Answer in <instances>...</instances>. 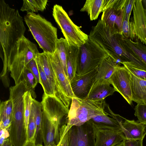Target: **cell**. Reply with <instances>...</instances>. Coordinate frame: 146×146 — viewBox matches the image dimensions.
Segmentation results:
<instances>
[{"instance_id":"1","label":"cell","mask_w":146,"mask_h":146,"mask_svg":"<svg viewBox=\"0 0 146 146\" xmlns=\"http://www.w3.org/2000/svg\"><path fill=\"white\" fill-rule=\"evenodd\" d=\"M22 17L17 10L0 0V44L3 56V70H7V59L17 42L24 36L26 30Z\"/></svg>"},{"instance_id":"2","label":"cell","mask_w":146,"mask_h":146,"mask_svg":"<svg viewBox=\"0 0 146 146\" xmlns=\"http://www.w3.org/2000/svg\"><path fill=\"white\" fill-rule=\"evenodd\" d=\"M24 19L34 38L43 52L54 54L58 39L57 28L40 15L33 12H28Z\"/></svg>"},{"instance_id":"3","label":"cell","mask_w":146,"mask_h":146,"mask_svg":"<svg viewBox=\"0 0 146 146\" xmlns=\"http://www.w3.org/2000/svg\"><path fill=\"white\" fill-rule=\"evenodd\" d=\"M39 53L36 44L24 36L17 42L8 57L7 67L15 85L21 81L23 74L28 63Z\"/></svg>"},{"instance_id":"4","label":"cell","mask_w":146,"mask_h":146,"mask_svg":"<svg viewBox=\"0 0 146 146\" xmlns=\"http://www.w3.org/2000/svg\"><path fill=\"white\" fill-rule=\"evenodd\" d=\"M105 100L94 101L76 98L72 99L66 123L71 127L80 126L97 116L108 115L105 111Z\"/></svg>"},{"instance_id":"5","label":"cell","mask_w":146,"mask_h":146,"mask_svg":"<svg viewBox=\"0 0 146 146\" xmlns=\"http://www.w3.org/2000/svg\"><path fill=\"white\" fill-rule=\"evenodd\" d=\"M52 15L69 46L79 48L89 39L88 35L72 22L62 6H54Z\"/></svg>"},{"instance_id":"6","label":"cell","mask_w":146,"mask_h":146,"mask_svg":"<svg viewBox=\"0 0 146 146\" xmlns=\"http://www.w3.org/2000/svg\"><path fill=\"white\" fill-rule=\"evenodd\" d=\"M108 56L99 45L89 38L78 48L76 74L81 75L90 72Z\"/></svg>"},{"instance_id":"7","label":"cell","mask_w":146,"mask_h":146,"mask_svg":"<svg viewBox=\"0 0 146 146\" xmlns=\"http://www.w3.org/2000/svg\"><path fill=\"white\" fill-rule=\"evenodd\" d=\"M126 0H104L101 19L112 31L122 34L123 9Z\"/></svg>"},{"instance_id":"8","label":"cell","mask_w":146,"mask_h":146,"mask_svg":"<svg viewBox=\"0 0 146 146\" xmlns=\"http://www.w3.org/2000/svg\"><path fill=\"white\" fill-rule=\"evenodd\" d=\"M68 146H96L93 125L88 121L80 126H73L70 129Z\"/></svg>"},{"instance_id":"9","label":"cell","mask_w":146,"mask_h":146,"mask_svg":"<svg viewBox=\"0 0 146 146\" xmlns=\"http://www.w3.org/2000/svg\"><path fill=\"white\" fill-rule=\"evenodd\" d=\"M130 72L123 66L118 65L110 80V83L119 93L129 104H132V95L130 85Z\"/></svg>"},{"instance_id":"10","label":"cell","mask_w":146,"mask_h":146,"mask_svg":"<svg viewBox=\"0 0 146 146\" xmlns=\"http://www.w3.org/2000/svg\"><path fill=\"white\" fill-rule=\"evenodd\" d=\"M98 66L85 74H76L70 81L72 91L76 98L86 99L95 83Z\"/></svg>"},{"instance_id":"11","label":"cell","mask_w":146,"mask_h":146,"mask_svg":"<svg viewBox=\"0 0 146 146\" xmlns=\"http://www.w3.org/2000/svg\"><path fill=\"white\" fill-rule=\"evenodd\" d=\"M39 62L44 72L47 79L54 92L56 97L69 109L71 102L64 95L57 81L55 74L46 53H38L35 58Z\"/></svg>"},{"instance_id":"12","label":"cell","mask_w":146,"mask_h":146,"mask_svg":"<svg viewBox=\"0 0 146 146\" xmlns=\"http://www.w3.org/2000/svg\"><path fill=\"white\" fill-rule=\"evenodd\" d=\"M46 54L62 92L71 102L72 98L76 97L72 91L70 82L65 74L57 52L55 51L53 54Z\"/></svg>"},{"instance_id":"13","label":"cell","mask_w":146,"mask_h":146,"mask_svg":"<svg viewBox=\"0 0 146 146\" xmlns=\"http://www.w3.org/2000/svg\"><path fill=\"white\" fill-rule=\"evenodd\" d=\"M62 125L54 122L42 111L41 131L44 146L58 145L60 140V130Z\"/></svg>"},{"instance_id":"14","label":"cell","mask_w":146,"mask_h":146,"mask_svg":"<svg viewBox=\"0 0 146 146\" xmlns=\"http://www.w3.org/2000/svg\"><path fill=\"white\" fill-rule=\"evenodd\" d=\"M94 127L96 146H115L126 140L121 130Z\"/></svg>"},{"instance_id":"15","label":"cell","mask_w":146,"mask_h":146,"mask_svg":"<svg viewBox=\"0 0 146 146\" xmlns=\"http://www.w3.org/2000/svg\"><path fill=\"white\" fill-rule=\"evenodd\" d=\"M132 17L137 37L146 45V11L142 0H135L133 9Z\"/></svg>"},{"instance_id":"16","label":"cell","mask_w":146,"mask_h":146,"mask_svg":"<svg viewBox=\"0 0 146 146\" xmlns=\"http://www.w3.org/2000/svg\"><path fill=\"white\" fill-rule=\"evenodd\" d=\"M126 140H143L146 134V125L139 121L129 120L120 116L118 119Z\"/></svg>"},{"instance_id":"17","label":"cell","mask_w":146,"mask_h":146,"mask_svg":"<svg viewBox=\"0 0 146 146\" xmlns=\"http://www.w3.org/2000/svg\"><path fill=\"white\" fill-rule=\"evenodd\" d=\"M119 65L110 56L106 57L98 66L95 83L110 84L111 77Z\"/></svg>"},{"instance_id":"18","label":"cell","mask_w":146,"mask_h":146,"mask_svg":"<svg viewBox=\"0 0 146 146\" xmlns=\"http://www.w3.org/2000/svg\"><path fill=\"white\" fill-rule=\"evenodd\" d=\"M130 73L132 101L137 104H146V80Z\"/></svg>"},{"instance_id":"19","label":"cell","mask_w":146,"mask_h":146,"mask_svg":"<svg viewBox=\"0 0 146 146\" xmlns=\"http://www.w3.org/2000/svg\"><path fill=\"white\" fill-rule=\"evenodd\" d=\"M116 92L109 84L94 83L86 99L94 101L104 100Z\"/></svg>"},{"instance_id":"20","label":"cell","mask_w":146,"mask_h":146,"mask_svg":"<svg viewBox=\"0 0 146 146\" xmlns=\"http://www.w3.org/2000/svg\"><path fill=\"white\" fill-rule=\"evenodd\" d=\"M31 107L33 110L36 125V132L35 136L36 145H42L43 139L41 131L42 116V104L41 102L33 98Z\"/></svg>"},{"instance_id":"21","label":"cell","mask_w":146,"mask_h":146,"mask_svg":"<svg viewBox=\"0 0 146 146\" xmlns=\"http://www.w3.org/2000/svg\"><path fill=\"white\" fill-rule=\"evenodd\" d=\"M88 121L96 127L108 128L121 131L119 122L117 119L112 117H110L107 115L97 116Z\"/></svg>"},{"instance_id":"22","label":"cell","mask_w":146,"mask_h":146,"mask_svg":"<svg viewBox=\"0 0 146 146\" xmlns=\"http://www.w3.org/2000/svg\"><path fill=\"white\" fill-rule=\"evenodd\" d=\"M104 1V0H87L80 11L87 12L91 21L95 20L103 11Z\"/></svg>"},{"instance_id":"23","label":"cell","mask_w":146,"mask_h":146,"mask_svg":"<svg viewBox=\"0 0 146 146\" xmlns=\"http://www.w3.org/2000/svg\"><path fill=\"white\" fill-rule=\"evenodd\" d=\"M78 48L69 46L67 57V68L68 77L70 81L76 74Z\"/></svg>"},{"instance_id":"24","label":"cell","mask_w":146,"mask_h":146,"mask_svg":"<svg viewBox=\"0 0 146 146\" xmlns=\"http://www.w3.org/2000/svg\"><path fill=\"white\" fill-rule=\"evenodd\" d=\"M69 47L68 43L65 38H61L58 39L56 45V51L58 54L65 74L68 77L66 61Z\"/></svg>"},{"instance_id":"25","label":"cell","mask_w":146,"mask_h":146,"mask_svg":"<svg viewBox=\"0 0 146 146\" xmlns=\"http://www.w3.org/2000/svg\"><path fill=\"white\" fill-rule=\"evenodd\" d=\"M23 1L20 10L34 13L44 11L46 8L48 1L46 0H23Z\"/></svg>"},{"instance_id":"26","label":"cell","mask_w":146,"mask_h":146,"mask_svg":"<svg viewBox=\"0 0 146 146\" xmlns=\"http://www.w3.org/2000/svg\"><path fill=\"white\" fill-rule=\"evenodd\" d=\"M125 40L132 51L146 65V45L140 41H134L125 37Z\"/></svg>"},{"instance_id":"27","label":"cell","mask_w":146,"mask_h":146,"mask_svg":"<svg viewBox=\"0 0 146 146\" xmlns=\"http://www.w3.org/2000/svg\"><path fill=\"white\" fill-rule=\"evenodd\" d=\"M21 80L23 81L28 91L30 92L32 98L35 99L36 96L35 89L38 82L32 72L25 68L22 76Z\"/></svg>"},{"instance_id":"28","label":"cell","mask_w":146,"mask_h":146,"mask_svg":"<svg viewBox=\"0 0 146 146\" xmlns=\"http://www.w3.org/2000/svg\"><path fill=\"white\" fill-rule=\"evenodd\" d=\"M122 34L126 38H129L133 41H139L137 38L135 32L132 18L129 20L123 18L122 25Z\"/></svg>"},{"instance_id":"29","label":"cell","mask_w":146,"mask_h":146,"mask_svg":"<svg viewBox=\"0 0 146 146\" xmlns=\"http://www.w3.org/2000/svg\"><path fill=\"white\" fill-rule=\"evenodd\" d=\"M24 117L26 127L27 129L29 116L30 114L33 98L30 92H26L24 95Z\"/></svg>"},{"instance_id":"30","label":"cell","mask_w":146,"mask_h":146,"mask_svg":"<svg viewBox=\"0 0 146 146\" xmlns=\"http://www.w3.org/2000/svg\"><path fill=\"white\" fill-rule=\"evenodd\" d=\"M122 64L134 76L140 79L146 80V71L138 68L132 62H124Z\"/></svg>"},{"instance_id":"31","label":"cell","mask_w":146,"mask_h":146,"mask_svg":"<svg viewBox=\"0 0 146 146\" xmlns=\"http://www.w3.org/2000/svg\"><path fill=\"white\" fill-rule=\"evenodd\" d=\"M13 104L12 100L9 98L7 100L1 102L0 118L12 117Z\"/></svg>"},{"instance_id":"32","label":"cell","mask_w":146,"mask_h":146,"mask_svg":"<svg viewBox=\"0 0 146 146\" xmlns=\"http://www.w3.org/2000/svg\"><path fill=\"white\" fill-rule=\"evenodd\" d=\"M70 127L66 123L62 126L60 130V140L56 146H68L70 137Z\"/></svg>"},{"instance_id":"33","label":"cell","mask_w":146,"mask_h":146,"mask_svg":"<svg viewBox=\"0 0 146 146\" xmlns=\"http://www.w3.org/2000/svg\"><path fill=\"white\" fill-rule=\"evenodd\" d=\"M27 131L28 141L35 139L36 132V125L33 111L31 106Z\"/></svg>"},{"instance_id":"34","label":"cell","mask_w":146,"mask_h":146,"mask_svg":"<svg viewBox=\"0 0 146 146\" xmlns=\"http://www.w3.org/2000/svg\"><path fill=\"white\" fill-rule=\"evenodd\" d=\"M134 115L140 123L146 125V104H137L134 108Z\"/></svg>"},{"instance_id":"35","label":"cell","mask_w":146,"mask_h":146,"mask_svg":"<svg viewBox=\"0 0 146 146\" xmlns=\"http://www.w3.org/2000/svg\"><path fill=\"white\" fill-rule=\"evenodd\" d=\"M135 0H126L123 9V19H130L131 12Z\"/></svg>"},{"instance_id":"36","label":"cell","mask_w":146,"mask_h":146,"mask_svg":"<svg viewBox=\"0 0 146 146\" xmlns=\"http://www.w3.org/2000/svg\"><path fill=\"white\" fill-rule=\"evenodd\" d=\"M26 68L32 72L35 77L38 83H40L39 72L35 58L32 59L28 63Z\"/></svg>"},{"instance_id":"37","label":"cell","mask_w":146,"mask_h":146,"mask_svg":"<svg viewBox=\"0 0 146 146\" xmlns=\"http://www.w3.org/2000/svg\"><path fill=\"white\" fill-rule=\"evenodd\" d=\"M0 120V128L7 129L9 131L12 121V117H1Z\"/></svg>"},{"instance_id":"38","label":"cell","mask_w":146,"mask_h":146,"mask_svg":"<svg viewBox=\"0 0 146 146\" xmlns=\"http://www.w3.org/2000/svg\"><path fill=\"white\" fill-rule=\"evenodd\" d=\"M143 140H126L125 141V146H143Z\"/></svg>"},{"instance_id":"39","label":"cell","mask_w":146,"mask_h":146,"mask_svg":"<svg viewBox=\"0 0 146 146\" xmlns=\"http://www.w3.org/2000/svg\"><path fill=\"white\" fill-rule=\"evenodd\" d=\"M0 137L4 136L7 139L9 137L10 135L9 131L8 130L0 128Z\"/></svg>"},{"instance_id":"40","label":"cell","mask_w":146,"mask_h":146,"mask_svg":"<svg viewBox=\"0 0 146 146\" xmlns=\"http://www.w3.org/2000/svg\"><path fill=\"white\" fill-rule=\"evenodd\" d=\"M35 139L28 141L24 146H36Z\"/></svg>"},{"instance_id":"41","label":"cell","mask_w":146,"mask_h":146,"mask_svg":"<svg viewBox=\"0 0 146 146\" xmlns=\"http://www.w3.org/2000/svg\"><path fill=\"white\" fill-rule=\"evenodd\" d=\"M1 146H13V145L9 138L5 141Z\"/></svg>"},{"instance_id":"42","label":"cell","mask_w":146,"mask_h":146,"mask_svg":"<svg viewBox=\"0 0 146 146\" xmlns=\"http://www.w3.org/2000/svg\"><path fill=\"white\" fill-rule=\"evenodd\" d=\"M125 140L122 141L115 146H125Z\"/></svg>"},{"instance_id":"43","label":"cell","mask_w":146,"mask_h":146,"mask_svg":"<svg viewBox=\"0 0 146 146\" xmlns=\"http://www.w3.org/2000/svg\"><path fill=\"white\" fill-rule=\"evenodd\" d=\"M143 6L146 11V0H142Z\"/></svg>"}]
</instances>
